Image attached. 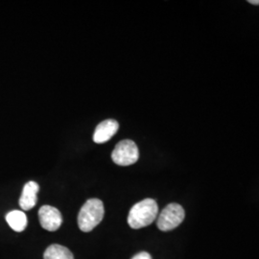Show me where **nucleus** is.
<instances>
[{
    "label": "nucleus",
    "mask_w": 259,
    "mask_h": 259,
    "mask_svg": "<svg viewBox=\"0 0 259 259\" xmlns=\"http://www.w3.org/2000/svg\"><path fill=\"white\" fill-rule=\"evenodd\" d=\"M6 221L11 229L17 232H23L27 226L26 214L21 210H13L6 215Z\"/></svg>",
    "instance_id": "6e6552de"
},
{
    "label": "nucleus",
    "mask_w": 259,
    "mask_h": 259,
    "mask_svg": "<svg viewBox=\"0 0 259 259\" xmlns=\"http://www.w3.org/2000/svg\"><path fill=\"white\" fill-rule=\"evenodd\" d=\"M132 259H152V256L146 251H141L138 254H136Z\"/></svg>",
    "instance_id": "9d476101"
},
{
    "label": "nucleus",
    "mask_w": 259,
    "mask_h": 259,
    "mask_svg": "<svg viewBox=\"0 0 259 259\" xmlns=\"http://www.w3.org/2000/svg\"><path fill=\"white\" fill-rule=\"evenodd\" d=\"M44 259H74L72 252L62 245L53 244L44 253Z\"/></svg>",
    "instance_id": "1a4fd4ad"
},
{
    "label": "nucleus",
    "mask_w": 259,
    "mask_h": 259,
    "mask_svg": "<svg viewBox=\"0 0 259 259\" xmlns=\"http://www.w3.org/2000/svg\"><path fill=\"white\" fill-rule=\"evenodd\" d=\"M111 158L112 161L119 166H129L135 164L139 160V148L133 140H121L112 151Z\"/></svg>",
    "instance_id": "7ed1b4c3"
},
{
    "label": "nucleus",
    "mask_w": 259,
    "mask_h": 259,
    "mask_svg": "<svg viewBox=\"0 0 259 259\" xmlns=\"http://www.w3.org/2000/svg\"><path fill=\"white\" fill-rule=\"evenodd\" d=\"M39 186L36 182H28L22 189V193L19 198V206L23 211L32 209L37 202V192Z\"/></svg>",
    "instance_id": "0eeeda50"
},
{
    "label": "nucleus",
    "mask_w": 259,
    "mask_h": 259,
    "mask_svg": "<svg viewBox=\"0 0 259 259\" xmlns=\"http://www.w3.org/2000/svg\"><path fill=\"white\" fill-rule=\"evenodd\" d=\"M104 204L99 199H90L83 204L78 215V226L83 232H90L102 222Z\"/></svg>",
    "instance_id": "f03ea898"
},
{
    "label": "nucleus",
    "mask_w": 259,
    "mask_h": 259,
    "mask_svg": "<svg viewBox=\"0 0 259 259\" xmlns=\"http://www.w3.org/2000/svg\"><path fill=\"white\" fill-rule=\"evenodd\" d=\"M38 219L41 227L48 232H56L63 224L62 214L54 206L44 205L38 210Z\"/></svg>",
    "instance_id": "39448f33"
},
{
    "label": "nucleus",
    "mask_w": 259,
    "mask_h": 259,
    "mask_svg": "<svg viewBox=\"0 0 259 259\" xmlns=\"http://www.w3.org/2000/svg\"><path fill=\"white\" fill-rule=\"evenodd\" d=\"M185 216V209L181 204H169L158 216L157 228L162 232L172 231L183 223Z\"/></svg>",
    "instance_id": "20e7f679"
},
{
    "label": "nucleus",
    "mask_w": 259,
    "mask_h": 259,
    "mask_svg": "<svg viewBox=\"0 0 259 259\" xmlns=\"http://www.w3.org/2000/svg\"><path fill=\"white\" fill-rule=\"evenodd\" d=\"M158 206L153 199H145L135 204L128 216V224L132 229L139 230L151 225L157 218Z\"/></svg>",
    "instance_id": "f257e3e1"
},
{
    "label": "nucleus",
    "mask_w": 259,
    "mask_h": 259,
    "mask_svg": "<svg viewBox=\"0 0 259 259\" xmlns=\"http://www.w3.org/2000/svg\"><path fill=\"white\" fill-rule=\"evenodd\" d=\"M119 129L118 122L114 119H107L103 121L94 131L93 141L97 144H102L110 139L117 133Z\"/></svg>",
    "instance_id": "423d86ee"
},
{
    "label": "nucleus",
    "mask_w": 259,
    "mask_h": 259,
    "mask_svg": "<svg viewBox=\"0 0 259 259\" xmlns=\"http://www.w3.org/2000/svg\"><path fill=\"white\" fill-rule=\"evenodd\" d=\"M249 2H250V3H252V4H254V5H258V1H257V0H256V1H252V0H250V1H249Z\"/></svg>",
    "instance_id": "9b49d317"
}]
</instances>
